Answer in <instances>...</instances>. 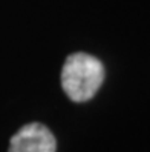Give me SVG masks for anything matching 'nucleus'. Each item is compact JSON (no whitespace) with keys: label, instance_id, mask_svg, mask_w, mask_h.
Masks as SVG:
<instances>
[{"label":"nucleus","instance_id":"nucleus-1","mask_svg":"<svg viewBox=\"0 0 150 152\" xmlns=\"http://www.w3.org/2000/svg\"><path fill=\"white\" fill-rule=\"evenodd\" d=\"M104 80L101 61L86 52L69 56L61 69V86L72 102H87L98 92Z\"/></svg>","mask_w":150,"mask_h":152},{"label":"nucleus","instance_id":"nucleus-2","mask_svg":"<svg viewBox=\"0 0 150 152\" xmlns=\"http://www.w3.org/2000/svg\"><path fill=\"white\" fill-rule=\"evenodd\" d=\"M57 140L45 124L29 123L17 131L9 143V152H55Z\"/></svg>","mask_w":150,"mask_h":152}]
</instances>
